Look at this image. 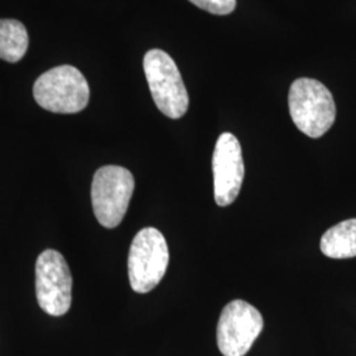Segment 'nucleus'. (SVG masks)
<instances>
[{
    "mask_svg": "<svg viewBox=\"0 0 356 356\" xmlns=\"http://www.w3.org/2000/svg\"><path fill=\"white\" fill-rule=\"evenodd\" d=\"M293 123L306 136L318 139L334 124L337 107L329 89L317 79L298 78L289 90Z\"/></svg>",
    "mask_w": 356,
    "mask_h": 356,
    "instance_id": "obj_1",
    "label": "nucleus"
},
{
    "mask_svg": "<svg viewBox=\"0 0 356 356\" xmlns=\"http://www.w3.org/2000/svg\"><path fill=\"white\" fill-rule=\"evenodd\" d=\"M33 97L44 110L56 114H76L89 104V83L76 67L63 65L38 76Z\"/></svg>",
    "mask_w": 356,
    "mask_h": 356,
    "instance_id": "obj_2",
    "label": "nucleus"
},
{
    "mask_svg": "<svg viewBox=\"0 0 356 356\" xmlns=\"http://www.w3.org/2000/svg\"><path fill=\"white\" fill-rule=\"evenodd\" d=\"M144 73L154 104L170 119H179L189 108V94L173 58L161 49L144 56Z\"/></svg>",
    "mask_w": 356,
    "mask_h": 356,
    "instance_id": "obj_3",
    "label": "nucleus"
},
{
    "mask_svg": "<svg viewBox=\"0 0 356 356\" xmlns=\"http://www.w3.org/2000/svg\"><path fill=\"white\" fill-rule=\"evenodd\" d=\"M169 248L164 235L147 227L136 234L128 254V277L134 292H151L165 276Z\"/></svg>",
    "mask_w": 356,
    "mask_h": 356,
    "instance_id": "obj_4",
    "label": "nucleus"
},
{
    "mask_svg": "<svg viewBox=\"0 0 356 356\" xmlns=\"http://www.w3.org/2000/svg\"><path fill=\"white\" fill-rule=\"evenodd\" d=\"M135 189L132 173L122 166L99 168L91 185V201L94 214L106 229L118 227L128 210Z\"/></svg>",
    "mask_w": 356,
    "mask_h": 356,
    "instance_id": "obj_5",
    "label": "nucleus"
},
{
    "mask_svg": "<svg viewBox=\"0 0 356 356\" xmlns=\"http://www.w3.org/2000/svg\"><path fill=\"white\" fill-rule=\"evenodd\" d=\"M264 327L260 312L243 300H234L223 307L216 342L223 356H244Z\"/></svg>",
    "mask_w": 356,
    "mask_h": 356,
    "instance_id": "obj_6",
    "label": "nucleus"
},
{
    "mask_svg": "<svg viewBox=\"0 0 356 356\" xmlns=\"http://www.w3.org/2000/svg\"><path fill=\"white\" fill-rule=\"evenodd\" d=\"M73 277L64 256L47 250L36 261V296L40 307L53 317H61L72 305Z\"/></svg>",
    "mask_w": 356,
    "mask_h": 356,
    "instance_id": "obj_7",
    "label": "nucleus"
},
{
    "mask_svg": "<svg viewBox=\"0 0 356 356\" xmlns=\"http://www.w3.org/2000/svg\"><path fill=\"white\" fill-rule=\"evenodd\" d=\"M244 161L239 140L229 132L222 134L216 140L213 154L214 198L216 204L229 206L242 189Z\"/></svg>",
    "mask_w": 356,
    "mask_h": 356,
    "instance_id": "obj_8",
    "label": "nucleus"
},
{
    "mask_svg": "<svg viewBox=\"0 0 356 356\" xmlns=\"http://www.w3.org/2000/svg\"><path fill=\"white\" fill-rule=\"evenodd\" d=\"M321 251L330 259L356 257V218L327 229L321 238Z\"/></svg>",
    "mask_w": 356,
    "mask_h": 356,
    "instance_id": "obj_9",
    "label": "nucleus"
},
{
    "mask_svg": "<svg viewBox=\"0 0 356 356\" xmlns=\"http://www.w3.org/2000/svg\"><path fill=\"white\" fill-rule=\"evenodd\" d=\"M29 38L23 23L13 19H0V60L15 64L28 51Z\"/></svg>",
    "mask_w": 356,
    "mask_h": 356,
    "instance_id": "obj_10",
    "label": "nucleus"
},
{
    "mask_svg": "<svg viewBox=\"0 0 356 356\" xmlns=\"http://www.w3.org/2000/svg\"><path fill=\"white\" fill-rule=\"evenodd\" d=\"M198 8L213 15H229L236 7V0H189Z\"/></svg>",
    "mask_w": 356,
    "mask_h": 356,
    "instance_id": "obj_11",
    "label": "nucleus"
}]
</instances>
